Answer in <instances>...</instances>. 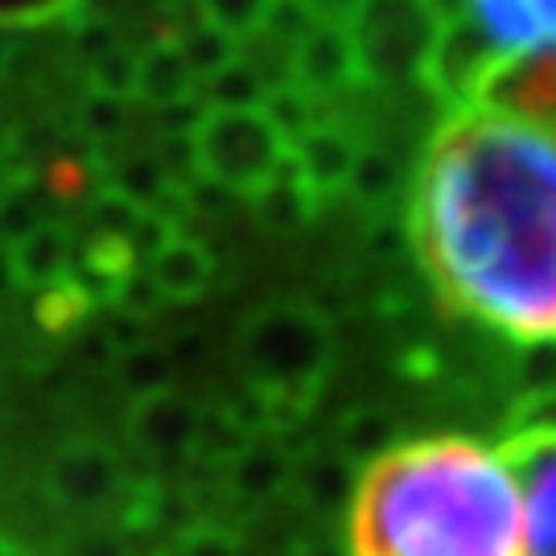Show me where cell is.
Masks as SVG:
<instances>
[{
	"label": "cell",
	"instance_id": "8992f818",
	"mask_svg": "<svg viewBox=\"0 0 556 556\" xmlns=\"http://www.w3.org/2000/svg\"><path fill=\"white\" fill-rule=\"evenodd\" d=\"M124 486H128L124 454L100 438L62 441L41 466L46 498L59 511H71V516H91V511L112 507L124 495Z\"/></svg>",
	"mask_w": 556,
	"mask_h": 556
},
{
	"label": "cell",
	"instance_id": "ac0fdd59",
	"mask_svg": "<svg viewBox=\"0 0 556 556\" xmlns=\"http://www.w3.org/2000/svg\"><path fill=\"white\" fill-rule=\"evenodd\" d=\"M194 91H199V79L181 59L178 38L157 41L137 59V100L153 108H181L194 100Z\"/></svg>",
	"mask_w": 556,
	"mask_h": 556
},
{
	"label": "cell",
	"instance_id": "6da1fadb",
	"mask_svg": "<svg viewBox=\"0 0 556 556\" xmlns=\"http://www.w3.org/2000/svg\"><path fill=\"white\" fill-rule=\"evenodd\" d=\"M408 227L454 309L519 346L556 342V112H450Z\"/></svg>",
	"mask_w": 556,
	"mask_h": 556
},
{
	"label": "cell",
	"instance_id": "f1b7e54d",
	"mask_svg": "<svg viewBox=\"0 0 556 556\" xmlns=\"http://www.w3.org/2000/svg\"><path fill=\"white\" fill-rule=\"evenodd\" d=\"M243 536L227 523H190L181 528L169 556H239Z\"/></svg>",
	"mask_w": 556,
	"mask_h": 556
},
{
	"label": "cell",
	"instance_id": "d6986e66",
	"mask_svg": "<svg viewBox=\"0 0 556 556\" xmlns=\"http://www.w3.org/2000/svg\"><path fill=\"white\" fill-rule=\"evenodd\" d=\"M248 202H252V211H256L260 227H268L273 236H293L298 227H305V223L318 215V202L309 199V190L301 186V178L293 174L289 161L280 165L277 178Z\"/></svg>",
	"mask_w": 556,
	"mask_h": 556
},
{
	"label": "cell",
	"instance_id": "74e56055",
	"mask_svg": "<svg viewBox=\"0 0 556 556\" xmlns=\"http://www.w3.org/2000/svg\"><path fill=\"white\" fill-rule=\"evenodd\" d=\"M0 363H4V334H0Z\"/></svg>",
	"mask_w": 556,
	"mask_h": 556
},
{
	"label": "cell",
	"instance_id": "7402d4cb",
	"mask_svg": "<svg viewBox=\"0 0 556 556\" xmlns=\"http://www.w3.org/2000/svg\"><path fill=\"white\" fill-rule=\"evenodd\" d=\"M91 309H96V298H91V289L79 277L54 280L34 301V318H38V326L46 334H71V330H79L83 321L91 318Z\"/></svg>",
	"mask_w": 556,
	"mask_h": 556
},
{
	"label": "cell",
	"instance_id": "3957f363",
	"mask_svg": "<svg viewBox=\"0 0 556 556\" xmlns=\"http://www.w3.org/2000/svg\"><path fill=\"white\" fill-rule=\"evenodd\" d=\"M236 358L248 396L264 408L268 438H280L318 404L334 367V326L309 301L273 298L243 318Z\"/></svg>",
	"mask_w": 556,
	"mask_h": 556
},
{
	"label": "cell",
	"instance_id": "9a60e30c",
	"mask_svg": "<svg viewBox=\"0 0 556 556\" xmlns=\"http://www.w3.org/2000/svg\"><path fill=\"white\" fill-rule=\"evenodd\" d=\"M4 256H9V273H13V289L41 293L54 280L71 277V268H75V236L59 223L41 219L25 236L4 243Z\"/></svg>",
	"mask_w": 556,
	"mask_h": 556
},
{
	"label": "cell",
	"instance_id": "44dd1931",
	"mask_svg": "<svg viewBox=\"0 0 556 556\" xmlns=\"http://www.w3.org/2000/svg\"><path fill=\"white\" fill-rule=\"evenodd\" d=\"M75 260H79L83 273L96 280V289H91L96 301L108 298L119 280L132 277L140 264L137 252H132V243L116 236H87V243H75Z\"/></svg>",
	"mask_w": 556,
	"mask_h": 556
},
{
	"label": "cell",
	"instance_id": "277c9868",
	"mask_svg": "<svg viewBox=\"0 0 556 556\" xmlns=\"http://www.w3.org/2000/svg\"><path fill=\"white\" fill-rule=\"evenodd\" d=\"M190 157L202 181L256 199L289 161V140L264 108H206L190 128Z\"/></svg>",
	"mask_w": 556,
	"mask_h": 556
},
{
	"label": "cell",
	"instance_id": "52a82bcc",
	"mask_svg": "<svg viewBox=\"0 0 556 556\" xmlns=\"http://www.w3.org/2000/svg\"><path fill=\"white\" fill-rule=\"evenodd\" d=\"M507 59L495 41L478 29L475 21H454V25H441L433 41H429V54L420 62L417 79L425 83V91L438 103H445L450 112H466L475 108L486 79L498 71V62Z\"/></svg>",
	"mask_w": 556,
	"mask_h": 556
},
{
	"label": "cell",
	"instance_id": "4fadbf2b",
	"mask_svg": "<svg viewBox=\"0 0 556 556\" xmlns=\"http://www.w3.org/2000/svg\"><path fill=\"white\" fill-rule=\"evenodd\" d=\"M355 491H358V470L351 462H342V457L326 445H309V450H301L293 457V478H289V495L301 511H309L314 519H334V516H346L351 511V503H355Z\"/></svg>",
	"mask_w": 556,
	"mask_h": 556
},
{
	"label": "cell",
	"instance_id": "d4e9b609",
	"mask_svg": "<svg viewBox=\"0 0 556 556\" xmlns=\"http://www.w3.org/2000/svg\"><path fill=\"white\" fill-rule=\"evenodd\" d=\"M178 50H181V59H186V66H190V75L199 79V87L211 79V75H219L223 66H231V62L239 59L236 41H227L223 34L206 29V25H199L194 34L178 38Z\"/></svg>",
	"mask_w": 556,
	"mask_h": 556
},
{
	"label": "cell",
	"instance_id": "e0dca14e",
	"mask_svg": "<svg viewBox=\"0 0 556 556\" xmlns=\"http://www.w3.org/2000/svg\"><path fill=\"white\" fill-rule=\"evenodd\" d=\"M400 445V420L379 408V404H355L346 408L334 425V438H330V450H334L342 462H351L358 475L367 466H376L379 457H388Z\"/></svg>",
	"mask_w": 556,
	"mask_h": 556
},
{
	"label": "cell",
	"instance_id": "2e32d148",
	"mask_svg": "<svg viewBox=\"0 0 556 556\" xmlns=\"http://www.w3.org/2000/svg\"><path fill=\"white\" fill-rule=\"evenodd\" d=\"M293 450L285 438H256L243 454L223 470L227 475V495L236 503L260 507L273 498L289 495V478H293Z\"/></svg>",
	"mask_w": 556,
	"mask_h": 556
},
{
	"label": "cell",
	"instance_id": "ffe728a7",
	"mask_svg": "<svg viewBox=\"0 0 556 556\" xmlns=\"http://www.w3.org/2000/svg\"><path fill=\"white\" fill-rule=\"evenodd\" d=\"M116 383L124 388L128 400L169 392L178 383V363L157 342H137V346H128V351L116 355Z\"/></svg>",
	"mask_w": 556,
	"mask_h": 556
},
{
	"label": "cell",
	"instance_id": "d590c367",
	"mask_svg": "<svg viewBox=\"0 0 556 556\" xmlns=\"http://www.w3.org/2000/svg\"><path fill=\"white\" fill-rule=\"evenodd\" d=\"M4 59H9V41L0 38V66H4Z\"/></svg>",
	"mask_w": 556,
	"mask_h": 556
},
{
	"label": "cell",
	"instance_id": "1f68e13d",
	"mask_svg": "<svg viewBox=\"0 0 556 556\" xmlns=\"http://www.w3.org/2000/svg\"><path fill=\"white\" fill-rule=\"evenodd\" d=\"M289 556H351V548H346V536L309 532V536H298L289 544Z\"/></svg>",
	"mask_w": 556,
	"mask_h": 556
},
{
	"label": "cell",
	"instance_id": "8d00e7d4",
	"mask_svg": "<svg viewBox=\"0 0 556 556\" xmlns=\"http://www.w3.org/2000/svg\"><path fill=\"white\" fill-rule=\"evenodd\" d=\"M4 174H9V165H4V153H0V186H4Z\"/></svg>",
	"mask_w": 556,
	"mask_h": 556
},
{
	"label": "cell",
	"instance_id": "5b68a950",
	"mask_svg": "<svg viewBox=\"0 0 556 556\" xmlns=\"http://www.w3.org/2000/svg\"><path fill=\"white\" fill-rule=\"evenodd\" d=\"M355 50L358 83L417 79L420 62L433 41V21L420 0H358L355 13L342 21Z\"/></svg>",
	"mask_w": 556,
	"mask_h": 556
},
{
	"label": "cell",
	"instance_id": "8fae6325",
	"mask_svg": "<svg viewBox=\"0 0 556 556\" xmlns=\"http://www.w3.org/2000/svg\"><path fill=\"white\" fill-rule=\"evenodd\" d=\"M289 83L305 91L309 100L334 96L342 87L358 83L355 50H351L346 29L330 25V21H318L314 29H305L289 54Z\"/></svg>",
	"mask_w": 556,
	"mask_h": 556
},
{
	"label": "cell",
	"instance_id": "83f0119b",
	"mask_svg": "<svg viewBox=\"0 0 556 556\" xmlns=\"http://www.w3.org/2000/svg\"><path fill=\"white\" fill-rule=\"evenodd\" d=\"M358 202H388V194L396 190V165L388 153H379V149H363L355 161V174H351V186H346Z\"/></svg>",
	"mask_w": 556,
	"mask_h": 556
},
{
	"label": "cell",
	"instance_id": "7a4b0ae2",
	"mask_svg": "<svg viewBox=\"0 0 556 556\" xmlns=\"http://www.w3.org/2000/svg\"><path fill=\"white\" fill-rule=\"evenodd\" d=\"M523 507L498 445L400 441L358 475L346 511L351 556H519Z\"/></svg>",
	"mask_w": 556,
	"mask_h": 556
},
{
	"label": "cell",
	"instance_id": "484cf974",
	"mask_svg": "<svg viewBox=\"0 0 556 556\" xmlns=\"http://www.w3.org/2000/svg\"><path fill=\"white\" fill-rule=\"evenodd\" d=\"M91 96L116 103L137 100V54H128L119 46L103 50L100 59L91 62Z\"/></svg>",
	"mask_w": 556,
	"mask_h": 556
},
{
	"label": "cell",
	"instance_id": "603a6c76",
	"mask_svg": "<svg viewBox=\"0 0 556 556\" xmlns=\"http://www.w3.org/2000/svg\"><path fill=\"white\" fill-rule=\"evenodd\" d=\"M273 9H277V0H199L202 25L223 34L227 41H236V46L243 38L264 34Z\"/></svg>",
	"mask_w": 556,
	"mask_h": 556
},
{
	"label": "cell",
	"instance_id": "836d02e7",
	"mask_svg": "<svg viewBox=\"0 0 556 556\" xmlns=\"http://www.w3.org/2000/svg\"><path fill=\"white\" fill-rule=\"evenodd\" d=\"M13 293V273H9V256H4V243H0V301Z\"/></svg>",
	"mask_w": 556,
	"mask_h": 556
},
{
	"label": "cell",
	"instance_id": "4dcf8cb0",
	"mask_svg": "<svg viewBox=\"0 0 556 556\" xmlns=\"http://www.w3.org/2000/svg\"><path fill=\"white\" fill-rule=\"evenodd\" d=\"M83 124L91 128V137H116L119 128H124V103L116 100H103V96H91L87 108H83Z\"/></svg>",
	"mask_w": 556,
	"mask_h": 556
},
{
	"label": "cell",
	"instance_id": "f546056e",
	"mask_svg": "<svg viewBox=\"0 0 556 556\" xmlns=\"http://www.w3.org/2000/svg\"><path fill=\"white\" fill-rule=\"evenodd\" d=\"M103 301H112V305H116V309H119V314H124L128 321L153 318V314H157V305H161L157 289L149 285V277H144L140 268H137V273H132L128 280H119L116 289H112V293H108Z\"/></svg>",
	"mask_w": 556,
	"mask_h": 556
},
{
	"label": "cell",
	"instance_id": "5bb4252c",
	"mask_svg": "<svg viewBox=\"0 0 556 556\" xmlns=\"http://www.w3.org/2000/svg\"><path fill=\"white\" fill-rule=\"evenodd\" d=\"M144 277L157 289L161 301L190 305V301H199L211 289V280H215V256H211V248L202 239L174 231L153 256L144 260Z\"/></svg>",
	"mask_w": 556,
	"mask_h": 556
},
{
	"label": "cell",
	"instance_id": "30bf717a",
	"mask_svg": "<svg viewBox=\"0 0 556 556\" xmlns=\"http://www.w3.org/2000/svg\"><path fill=\"white\" fill-rule=\"evenodd\" d=\"M470 21L511 59L556 50V0H466Z\"/></svg>",
	"mask_w": 556,
	"mask_h": 556
},
{
	"label": "cell",
	"instance_id": "4316f807",
	"mask_svg": "<svg viewBox=\"0 0 556 556\" xmlns=\"http://www.w3.org/2000/svg\"><path fill=\"white\" fill-rule=\"evenodd\" d=\"M116 503H119V523L128 532H153L161 519V507H165V491H161V482L153 475L128 478V486H124V495Z\"/></svg>",
	"mask_w": 556,
	"mask_h": 556
},
{
	"label": "cell",
	"instance_id": "7c38bea8",
	"mask_svg": "<svg viewBox=\"0 0 556 556\" xmlns=\"http://www.w3.org/2000/svg\"><path fill=\"white\" fill-rule=\"evenodd\" d=\"M358 153H363V144L346 128H338V124H314L305 137H298L289 144V165H293V174L301 178V186L309 190V199L321 206V202L334 199V194H346Z\"/></svg>",
	"mask_w": 556,
	"mask_h": 556
},
{
	"label": "cell",
	"instance_id": "e575fe53",
	"mask_svg": "<svg viewBox=\"0 0 556 556\" xmlns=\"http://www.w3.org/2000/svg\"><path fill=\"white\" fill-rule=\"evenodd\" d=\"M0 556H25V548H21L13 536H4V532H0Z\"/></svg>",
	"mask_w": 556,
	"mask_h": 556
},
{
	"label": "cell",
	"instance_id": "cb8c5ba5",
	"mask_svg": "<svg viewBox=\"0 0 556 556\" xmlns=\"http://www.w3.org/2000/svg\"><path fill=\"white\" fill-rule=\"evenodd\" d=\"M202 91H206L211 108H260L264 96H268L264 79H260L248 62H239V59L231 62V66H223L219 75H211V79L202 83Z\"/></svg>",
	"mask_w": 556,
	"mask_h": 556
},
{
	"label": "cell",
	"instance_id": "9c48e42d",
	"mask_svg": "<svg viewBox=\"0 0 556 556\" xmlns=\"http://www.w3.org/2000/svg\"><path fill=\"white\" fill-rule=\"evenodd\" d=\"M124 433H128V445L153 466L190 462L194 433H199V404H190L178 388L140 396L124 413Z\"/></svg>",
	"mask_w": 556,
	"mask_h": 556
},
{
	"label": "cell",
	"instance_id": "ba28073f",
	"mask_svg": "<svg viewBox=\"0 0 556 556\" xmlns=\"http://www.w3.org/2000/svg\"><path fill=\"white\" fill-rule=\"evenodd\" d=\"M498 454L516 475L523 507L519 556H556V429L507 433Z\"/></svg>",
	"mask_w": 556,
	"mask_h": 556
},
{
	"label": "cell",
	"instance_id": "d6a6232c",
	"mask_svg": "<svg viewBox=\"0 0 556 556\" xmlns=\"http://www.w3.org/2000/svg\"><path fill=\"white\" fill-rule=\"evenodd\" d=\"M318 21H330V25H342V21L355 13L358 0H301Z\"/></svg>",
	"mask_w": 556,
	"mask_h": 556
}]
</instances>
